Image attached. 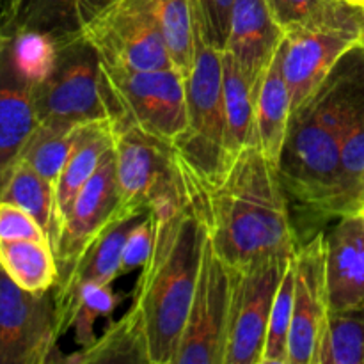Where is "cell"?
<instances>
[{
  "label": "cell",
  "mask_w": 364,
  "mask_h": 364,
  "mask_svg": "<svg viewBox=\"0 0 364 364\" xmlns=\"http://www.w3.org/2000/svg\"><path fill=\"white\" fill-rule=\"evenodd\" d=\"M363 96L364 43H358L291 114L277 173L301 244L318 233L315 224L333 220L341 148Z\"/></svg>",
  "instance_id": "cell-1"
},
{
  "label": "cell",
  "mask_w": 364,
  "mask_h": 364,
  "mask_svg": "<svg viewBox=\"0 0 364 364\" xmlns=\"http://www.w3.org/2000/svg\"><path fill=\"white\" fill-rule=\"evenodd\" d=\"M201 194L206 233L231 269L294 256L301 245L277 166L259 146L242 149L224 176Z\"/></svg>",
  "instance_id": "cell-2"
},
{
  "label": "cell",
  "mask_w": 364,
  "mask_h": 364,
  "mask_svg": "<svg viewBox=\"0 0 364 364\" xmlns=\"http://www.w3.org/2000/svg\"><path fill=\"white\" fill-rule=\"evenodd\" d=\"M153 244L134 291L148 340L149 364H176L206 238L196 199L153 206Z\"/></svg>",
  "instance_id": "cell-3"
},
{
  "label": "cell",
  "mask_w": 364,
  "mask_h": 364,
  "mask_svg": "<svg viewBox=\"0 0 364 364\" xmlns=\"http://www.w3.org/2000/svg\"><path fill=\"white\" fill-rule=\"evenodd\" d=\"M187 127L173 142L178 164L196 191L215 185L231 166L226 148L223 52L196 36V59L185 78Z\"/></svg>",
  "instance_id": "cell-4"
},
{
  "label": "cell",
  "mask_w": 364,
  "mask_h": 364,
  "mask_svg": "<svg viewBox=\"0 0 364 364\" xmlns=\"http://www.w3.org/2000/svg\"><path fill=\"white\" fill-rule=\"evenodd\" d=\"M38 123L60 130L112 119L102 75V57L84 34L55 43L52 63L36 82Z\"/></svg>",
  "instance_id": "cell-5"
},
{
  "label": "cell",
  "mask_w": 364,
  "mask_h": 364,
  "mask_svg": "<svg viewBox=\"0 0 364 364\" xmlns=\"http://www.w3.org/2000/svg\"><path fill=\"white\" fill-rule=\"evenodd\" d=\"M112 124L119 183L117 217L141 215L162 203L191 201L173 144L119 121Z\"/></svg>",
  "instance_id": "cell-6"
},
{
  "label": "cell",
  "mask_w": 364,
  "mask_h": 364,
  "mask_svg": "<svg viewBox=\"0 0 364 364\" xmlns=\"http://www.w3.org/2000/svg\"><path fill=\"white\" fill-rule=\"evenodd\" d=\"M102 75L112 121L130 124L169 144L185 130V78L176 70H134L102 59Z\"/></svg>",
  "instance_id": "cell-7"
},
{
  "label": "cell",
  "mask_w": 364,
  "mask_h": 364,
  "mask_svg": "<svg viewBox=\"0 0 364 364\" xmlns=\"http://www.w3.org/2000/svg\"><path fill=\"white\" fill-rule=\"evenodd\" d=\"M231 291L233 269L217 255L206 233L176 364H224Z\"/></svg>",
  "instance_id": "cell-8"
},
{
  "label": "cell",
  "mask_w": 364,
  "mask_h": 364,
  "mask_svg": "<svg viewBox=\"0 0 364 364\" xmlns=\"http://www.w3.org/2000/svg\"><path fill=\"white\" fill-rule=\"evenodd\" d=\"M294 256H279L233 269L224 364H262L277 288Z\"/></svg>",
  "instance_id": "cell-9"
},
{
  "label": "cell",
  "mask_w": 364,
  "mask_h": 364,
  "mask_svg": "<svg viewBox=\"0 0 364 364\" xmlns=\"http://www.w3.org/2000/svg\"><path fill=\"white\" fill-rule=\"evenodd\" d=\"M57 341L53 290L31 294L0 267V364L55 363Z\"/></svg>",
  "instance_id": "cell-10"
},
{
  "label": "cell",
  "mask_w": 364,
  "mask_h": 364,
  "mask_svg": "<svg viewBox=\"0 0 364 364\" xmlns=\"http://www.w3.org/2000/svg\"><path fill=\"white\" fill-rule=\"evenodd\" d=\"M84 36L110 63L134 70H174L159 28L130 0H116L107 7L89 23Z\"/></svg>",
  "instance_id": "cell-11"
},
{
  "label": "cell",
  "mask_w": 364,
  "mask_h": 364,
  "mask_svg": "<svg viewBox=\"0 0 364 364\" xmlns=\"http://www.w3.org/2000/svg\"><path fill=\"white\" fill-rule=\"evenodd\" d=\"M117 208H119V183H117L116 151L110 148L96 173L75 199L70 215L57 238L53 247L57 269H59L57 284L70 277L89 245L116 219Z\"/></svg>",
  "instance_id": "cell-12"
},
{
  "label": "cell",
  "mask_w": 364,
  "mask_h": 364,
  "mask_svg": "<svg viewBox=\"0 0 364 364\" xmlns=\"http://www.w3.org/2000/svg\"><path fill=\"white\" fill-rule=\"evenodd\" d=\"M294 311L288 340V364H313L320 331L329 309L323 230L299 245L294 256Z\"/></svg>",
  "instance_id": "cell-13"
},
{
  "label": "cell",
  "mask_w": 364,
  "mask_h": 364,
  "mask_svg": "<svg viewBox=\"0 0 364 364\" xmlns=\"http://www.w3.org/2000/svg\"><path fill=\"white\" fill-rule=\"evenodd\" d=\"M36 82L38 78L21 66L13 38L0 34V188L38 127Z\"/></svg>",
  "instance_id": "cell-14"
},
{
  "label": "cell",
  "mask_w": 364,
  "mask_h": 364,
  "mask_svg": "<svg viewBox=\"0 0 364 364\" xmlns=\"http://www.w3.org/2000/svg\"><path fill=\"white\" fill-rule=\"evenodd\" d=\"M361 39L359 34L345 31H294L284 34L281 52L291 114L320 87L338 60Z\"/></svg>",
  "instance_id": "cell-15"
},
{
  "label": "cell",
  "mask_w": 364,
  "mask_h": 364,
  "mask_svg": "<svg viewBox=\"0 0 364 364\" xmlns=\"http://www.w3.org/2000/svg\"><path fill=\"white\" fill-rule=\"evenodd\" d=\"M142 217H144V213L128 217L116 215V219L96 237V240L82 255L70 277L53 288L59 338L64 336L71 329L73 302L78 291L84 287H89V284L109 287V284L114 283L116 277L123 274L121 259H123L124 244H127L130 231L134 230V226Z\"/></svg>",
  "instance_id": "cell-16"
},
{
  "label": "cell",
  "mask_w": 364,
  "mask_h": 364,
  "mask_svg": "<svg viewBox=\"0 0 364 364\" xmlns=\"http://www.w3.org/2000/svg\"><path fill=\"white\" fill-rule=\"evenodd\" d=\"M116 0H0V34H41L53 43L84 34Z\"/></svg>",
  "instance_id": "cell-17"
},
{
  "label": "cell",
  "mask_w": 364,
  "mask_h": 364,
  "mask_svg": "<svg viewBox=\"0 0 364 364\" xmlns=\"http://www.w3.org/2000/svg\"><path fill=\"white\" fill-rule=\"evenodd\" d=\"M283 38V27L274 18L267 0H235L224 52L233 57L256 96Z\"/></svg>",
  "instance_id": "cell-18"
},
{
  "label": "cell",
  "mask_w": 364,
  "mask_h": 364,
  "mask_svg": "<svg viewBox=\"0 0 364 364\" xmlns=\"http://www.w3.org/2000/svg\"><path fill=\"white\" fill-rule=\"evenodd\" d=\"M329 311L364 306V220L361 213L338 217L323 231Z\"/></svg>",
  "instance_id": "cell-19"
},
{
  "label": "cell",
  "mask_w": 364,
  "mask_h": 364,
  "mask_svg": "<svg viewBox=\"0 0 364 364\" xmlns=\"http://www.w3.org/2000/svg\"><path fill=\"white\" fill-rule=\"evenodd\" d=\"M114 148V124L112 119H100L85 123L78 128L77 144L60 173L55 183V206H53V226L50 235L52 249L63 231L75 199L80 194L102 164L103 156Z\"/></svg>",
  "instance_id": "cell-20"
},
{
  "label": "cell",
  "mask_w": 364,
  "mask_h": 364,
  "mask_svg": "<svg viewBox=\"0 0 364 364\" xmlns=\"http://www.w3.org/2000/svg\"><path fill=\"white\" fill-rule=\"evenodd\" d=\"M290 92L283 73V52L277 48L256 96V142L277 166L290 124Z\"/></svg>",
  "instance_id": "cell-21"
},
{
  "label": "cell",
  "mask_w": 364,
  "mask_h": 364,
  "mask_svg": "<svg viewBox=\"0 0 364 364\" xmlns=\"http://www.w3.org/2000/svg\"><path fill=\"white\" fill-rule=\"evenodd\" d=\"M267 4L284 34L294 31H345L363 38L364 9L343 0H267Z\"/></svg>",
  "instance_id": "cell-22"
},
{
  "label": "cell",
  "mask_w": 364,
  "mask_h": 364,
  "mask_svg": "<svg viewBox=\"0 0 364 364\" xmlns=\"http://www.w3.org/2000/svg\"><path fill=\"white\" fill-rule=\"evenodd\" d=\"M59 361L77 364H149L148 340L141 313L132 306L130 311L114 322L102 338H96L95 343L71 355H64Z\"/></svg>",
  "instance_id": "cell-23"
},
{
  "label": "cell",
  "mask_w": 364,
  "mask_h": 364,
  "mask_svg": "<svg viewBox=\"0 0 364 364\" xmlns=\"http://www.w3.org/2000/svg\"><path fill=\"white\" fill-rule=\"evenodd\" d=\"M155 23L167 46L173 66L183 78L196 59V28L191 0H130Z\"/></svg>",
  "instance_id": "cell-24"
},
{
  "label": "cell",
  "mask_w": 364,
  "mask_h": 364,
  "mask_svg": "<svg viewBox=\"0 0 364 364\" xmlns=\"http://www.w3.org/2000/svg\"><path fill=\"white\" fill-rule=\"evenodd\" d=\"M223 95L226 109V148L230 160L256 144V95L230 53L223 52Z\"/></svg>",
  "instance_id": "cell-25"
},
{
  "label": "cell",
  "mask_w": 364,
  "mask_h": 364,
  "mask_svg": "<svg viewBox=\"0 0 364 364\" xmlns=\"http://www.w3.org/2000/svg\"><path fill=\"white\" fill-rule=\"evenodd\" d=\"M0 267L31 294L52 291L59 281L55 252L48 240H0Z\"/></svg>",
  "instance_id": "cell-26"
},
{
  "label": "cell",
  "mask_w": 364,
  "mask_h": 364,
  "mask_svg": "<svg viewBox=\"0 0 364 364\" xmlns=\"http://www.w3.org/2000/svg\"><path fill=\"white\" fill-rule=\"evenodd\" d=\"M313 364H364V306L327 309Z\"/></svg>",
  "instance_id": "cell-27"
},
{
  "label": "cell",
  "mask_w": 364,
  "mask_h": 364,
  "mask_svg": "<svg viewBox=\"0 0 364 364\" xmlns=\"http://www.w3.org/2000/svg\"><path fill=\"white\" fill-rule=\"evenodd\" d=\"M0 201L13 203L31 213L50 238L53 226L55 187L23 160H18L7 174L0 188Z\"/></svg>",
  "instance_id": "cell-28"
},
{
  "label": "cell",
  "mask_w": 364,
  "mask_h": 364,
  "mask_svg": "<svg viewBox=\"0 0 364 364\" xmlns=\"http://www.w3.org/2000/svg\"><path fill=\"white\" fill-rule=\"evenodd\" d=\"M80 127L73 128V130H60V128L38 123V127L28 137L27 144L21 149L18 160L28 164L32 169L38 171L55 187L57 180L77 144Z\"/></svg>",
  "instance_id": "cell-29"
},
{
  "label": "cell",
  "mask_w": 364,
  "mask_h": 364,
  "mask_svg": "<svg viewBox=\"0 0 364 364\" xmlns=\"http://www.w3.org/2000/svg\"><path fill=\"white\" fill-rule=\"evenodd\" d=\"M364 173V96L352 116L341 148L340 178H338L336 198L333 203V220L338 217L358 213L355 210V192L359 178Z\"/></svg>",
  "instance_id": "cell-30"
},
{
  "label": "cell",
  "mask_w": 364,
  "mask_h": 364,
  "mask_svg": "<svg viewBox=\"0 0 364 364\" xmlns=\"http://www.w3.org/2000/svg\"><path fill=\"white\" fill-rule=\"evenodd\" d=\"M294 279L295 269L291 258L290 267L277 288L276 301L270 313L262 364H288V340H290L291 311H294Z\"/></svg>",
  "instance_id": "cell-31"
},
{
  "label": "cell",
  "mask_w": 364,
  "mask_h": 364,
  "mask_svg": "<svg viewBox=\"0 0 364 364\" xmlns=\"http://www.w3.org/2000/svg\"><path fill=\"white\" fill-rule=\"evenodd\" d=\"M117 295L109 287H95L89 284L77 294L73 302V320L71 329L75 331V341L80 348L95 343V322L102 316L109 315L116 309Z\"/></svg>",
  "instance_id": "cell-32"
},
{
  "label": "cell",
  "mask_w": 364,
  "mask_h": 364,
  "mask_svg": "<svg viewBox=\"0 0 364 364\" xmlns=\"http://www.w3.org/2000/svg\"><path fill=\"white\" fill-rule=\"evenodd\" d=\"M235 0H191L196 36L217 52L228 45Z\"/></svg>",
  "instance_id": "cell-33"
},
{
  "label": "cell",
  "mask_w": 364,
  "mask_h": 364,
  "mask_svg": "<svg viewBox=\"0 0 364 364\" xmlns=\"http://www.w3.org/2000/svg\"><path fill=\"white\" fill-rule=\"evenodd\" d=\"M0 240H48L38 220L13 203L0 201Z\"/></svg>",
  "instance_id": "cell-34"
},
{
  "label": "cell",
  "mask_w": 364,
  "mask_h": 364,
  "mask_svg": "<svg viewBox=\"0 0 364 364\" xmlns=\"http://www.w3.org/2000/svg\"><path fill=\"white\" fill-rule=\"evenodd\" d=\"M153 215L151 212L144 213L141 220L134 226V230L128 235V240L123 249V259H121V269L124 272L142 267L148 259L149 251L153 244Z\"/></svg>",
  "instance_id": "cell-35"
},
{
  "label": "cell",
  "mask_w": 364,
  "mask_h": 364,
  "mask_svg": "<svg viewBox=\"0 0 364 364\" xmlns=\"http://www.w3.org/2000/svg\"><path fill=\"white\" fill-rule=\"evenodd\" d=\"M364 208V173L359 178V185H358V192H355V210L358 213Z\"/></svg>",
  "instance_id": "cell-36"
},
{
  "label": "cell",
  "mask_w": 364,
  "mask_h": 364,
  "mask_svg": "<svg viewBox=\"0 0 364 364\" xmlns=\"http://www.w3.org/2000/svg\"><path fill=\"white\" fill-rule=\"evenodd\" d=\"M343 2H347V4H350V6L361 7V9H364V0H343Z\"/></svg>",
  "instance_id": "cell-37"
},
{
  "label": "cell",
  "mask_w": 364,
  "mask_h": 364,
  "mask_svg": "<svg viewBox=\"0 0 364 364\" xmlns=\"http://www.w3.org/2000/svg\"><path fill=\"white\" fill-rule=\"evenodd\" d=\"M359 213H361V215H363V220H364V208L361 210V212H359Z\"/></svg>",
  "instance_id": "cell-38"
},
{
  "label": "cell",
  "mask_w": 364,
  "mask_h": 364,
  "mask_svg": "<svg viewBox=\"0 0 364 364\" xmlns=\"http://www.w3.org/2000/svg\"><path fill=\"white\" fill-rule=\"evenodd\" d=\"M361 43H364V28H363V41Z\"/></svg>",
  "instance_id": "cell-39"
}]
</instances>
